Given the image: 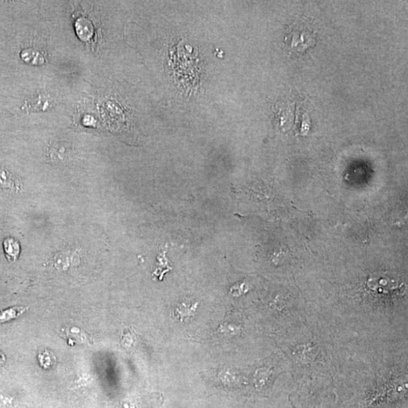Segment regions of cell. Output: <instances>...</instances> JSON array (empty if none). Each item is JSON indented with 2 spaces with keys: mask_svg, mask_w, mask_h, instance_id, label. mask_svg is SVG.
<instances>
[{
  "mask_svg": "<svg viewBox=\"0 0 408 408\" xmlns=\"http://www.w3.org/2000/svg\"><path fill=\"white\" fill-rule=\"evenodd\" d=\"M297 27V26H296ZM291 48L297 51H303L308 49L310 45L314 44V32L306 28H296V31L291 30Z\"/></svg>",
  "mask_w": 408,
  "mask_h": 408,
  "instance_id": "6da1fadb",
  "label": "cell"
},
{
  "mask_svg": "<svg viewBox=\"0 0 408 408\" xmlns=\"http://www.w3.org/2000/svg\"><path fill=\"white\" fill-rule=\"evenodd\" d=\"M53 106L54 99L50 95L40 93L26 100L23 109L26 108L28 111H46L52 108Z\"/></svg>",
  "mask_w": 408,
  "mask_h": 408,
  "instance_id": "7a4b0ae2",
  "label": "cell"
},
{
  "mask_svg": "<svg viewBox=\"0 0 408 408\" xmlns=\"http://www.w3.org/2000/svg\"><path fill=\"white\" fill-rule=\"evenodd\" d=\"M198 305V303H194V304L186 303H180L176 307L175 310H174V317L181 322L189 320L194 317Z\"/></svg>",
  "mask_w": 408,
  "mask_h": 408,
  "instance_id": "3957f363",
  "label": "cell"
},
{
  "mask_svg": "<svg viewBox=\"0 0 408 408\" xmlns=\"http://www.w3.org/2000/svg\"><path fill=\"white\" fill-rule=\"evenodd\" d=\"M3 250L8 261L14 263L18 259L21 253V246L15 238H7L3 241Z\"/></svg>",
  "mask_w": 408,
  "mask_h": 408,
  "instance_id": "277c9868",
  "label": "cell"
},
{
  "mask_svg": "<svg viewBox=\"0 0 408 408\" xmlns=\"http://www.w3.org/2000/svg\"><path fill=\"white\" fill-rule=\"evenodd\" d=\"M69 144L65 143H55L50 149V157L54 162H64L68 159L71 154Z\"/></svg>",
  "mask_w": 408,
  "mask_h": 408,
  "instance_id": "5b68a950",
  "label": "cell"
},
{
  "mask_svg": "<svg viewBox=\"0 0 408 408\" xmlns=\"http://www.w3.org/2000/svg\"><path fill=\"white\" fill-rule=\"evenodd\" d=\"M20 55L21 59L29 65H42L46 62L44 56L35 49H24L21 51Z\"/></svg>",
  "mask_w": 408,
  "mask_h": 408,
  "instance_id": "8992f818",
  "label": "cell"
},
{
  "mask_svg": "<svg viewBox=\"0 0 408 408\" xmlns=\"http://www.w3.org/2000/svg\"><path fill=\"white\" fill-rule=\"evenodd\" d=\"M77 35L82 40H89L93 36V26L90 21L85 18H80L75 24Z\"/></svg>",
  "mask_w": 408,
  "mask_h": 408,
  "instance_id": "52a82bcc",
  "label": "cell"
},
{
  "mask_svg": "<svg viewBox=\"0 0 408 408\" xmlns=\"http://www.w3.org/2000/svg\"><path fill=\"white\" fill-rule=\"evenodd\" d=\"M170 270H172V267L169 266V260L166 257V251H163L157 258V267L154 270V275L162 280L164 274Z\"/></svg>",
  "mask_w": 408,
  "mask_h": 408,
  "instance_id": "ba28073f",
  "label": "cell"
},
{
  "mask_svg": "<svg viewBox=\"0 0 408 408\" xmlns=\"http://www.w3.org/2000/svg\"><path fill=\"white\" fill-rule=\"evenodd\" d=\"M26 310L24 307H12L0 311V324L17 318Z\"/></svg>",
  "mask_w": 408,
  "mask_h": 408,
  "instance_id": "9c48e42d",
  "label": "cell"
},
{
  "mask_svg": "<svg viewBox=\"0 0 408 408\" xmlns=\"http://www.w3.org/2000/svg\"><path fill=\"white\" fill-rule=\"evenodd\" d=\"M15 182L10 172L5 169L0 167V188L5 190H15Z\"/></svg>",
  "mask_w": 408,
  "mask_h": 408,
  "instance_id": "30bf717a",
  "label": "cell"
},
{
  "mask_svg": "<svg viewBox=\"0 0 408 408\" xmlns=\"http://www.w3.org/2000/svg\"><path fill=\"white\" fill-rule=\"evenodd\" d=\"M219 331L226 333V334H235L237 331H239V328L235 325L234 326V325H228V324H223L219 327Z\"/></svg>",
  "mask_w": 408,
  "mask_h": 408,
  "instance_id": "8fae6325",
  "label": "cell"
},
{
  "mask_svg": "<svg viewBox=\"0 0 408 408\" xmlns=\"http://www.w3.org/2000/svg\"><path fill=\"white\" fill-rule=\"evenodd\" d=\"M5 362H6V358H5V356L3 353H0V365L4 364Z\"/></svg>",
  "mask_w": 408,
  "mask_h": 408,
  "instance_id": "7c38bea8",
  "label": "cell"
}]
</instances>
